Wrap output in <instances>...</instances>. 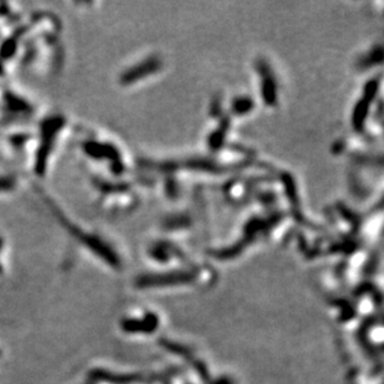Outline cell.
I'll return each mask as SVG.
<instances>
[{
  "label": "cell",
  "mask_w": 384,
  "mask_h": 384,
  "mask_svg": "<svg viewBox=\"0 0 384 384\" xmlns=\"http://www.w3.org/2000/svg\"><path fill=\"white\" fill-rule=\"evenodd\" d=\"M194 276L189 272H167V274L145 275L137 280V286L139 287H161V286H172L189 283L193 281Z\"/></svg>",
  "instance_id": "cell-1"
},
{
  "label": "cell",
  "mask_w": 384,
  "mask_h": 384,
  "mask_svg": "<svg viewBox=\"0 0 384 384\" xmlns=\"http://www.w3.org/2000/svg\"><path fill=\"white\" fill-rule=\"evenodd\" d=\"M158 316L154 313H147L143 318H126L121 323L124 332L128 333H152L158 328Z\"/></svg>",
  "instance_id": "cell-2"
},
{
  "label": "cell",
  "mask_w": 384,
  "mask_h": 384,
  "mask_svg": "<svg viewBox=\"0 0 384 384\" xmlns=\"http://www.w3.org/2000/svg\"><path fill=\"white\" fill-rule=\"evenodd\" d=\"M91 378L94 380H104V382L113 383V384H131L137 383L142 380L140 375L136 374H113L106 370L96 369L91 372Z\"/></svg>",
  "instance_id": "cell-3"
},
{
  "label": "cell",
  "mask_w": 384,
  "mask_h": 384,
  "mask_svg": "<svg viewBox=\"0 0 384 384\" xmlns=\"http://www.w3.org/2000/svg\"><path fill=\"white\" fill-rule=\"evenodd\" d=\"M161 345L163 346L167 351L178 354V356H190V350H189L188 347H185V346L179 345V343L172 342V341L168 340H161Z\"/></svg>",
  "instance_id": "cell-4"
},
{
  "label": "cell",
  "mask_w": 384,
  "mask_h": 384,
  "mask_svg": "<svg viewBox=\"0 0 384 384\" xmlns=\"http://www.w3.org/2000/svg\"><path fill=\"white\" fill-rule=\"evenodd\" d=\"M16 186V180L10 175H0V193H8Z\"/></svg>",
  "instance_id": "cell-5"
},
{
  "label": "cell",
  "mask_w": 384,
  "mask_h": 384,
  "mask_svg": "<svg viewBox=\"0 0 384 384\" xmlns=\"http://www.w3.org/2000/svg\"><path fill=\"white\" fill-rule=\"evenodd\" d=\"M194 367H196V370L198 372L199 377L202 378L204 382H209L210 374H209V370H208L207 368V366H205L203 362H196V363H194Z\"/></svg>",
  "instance_id": "cell-6"
},
{
  "label": "cell",
  "mask_w": 384,
  "mask_h": 384,
  "mask_svg": "<svg viewBox=\"0 0 384 384\" xmlns=\"http://www.w3.org/2000/svg\"><path fill=\"white\" fill-rule=\"evenodd\" d=\"M209 384H234V382L229 377H220L218 379L212 380Z\"/></svg>",
  "instance_id": "cell-7"
}]
</instances>
